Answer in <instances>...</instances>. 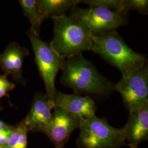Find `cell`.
<instances>
[{"instance_id": "cell-7", "label": "cell", "mask_w": 148, "mask_h": 148, "mask_svg": "<svg viewBox=\"0 0 148 148\" xmlns=\"http://www.w3.org/2000/svg\"><path fill=\"white\" fill-rule=\"evenodd\" d=\"M125 107L131 111L148 104V65L147 64L115 85Z\"/></svg>"}, {"instance_id": "cell-1", "label": "cell", "mask_w": 148, "mask_h": 148, "mask_svg": "<svg viewBox=\"0 0 148 148\" xmlns=\"http://www.w3.org/2000/svg\"><path fill=\"white\" fill-rule=\"evenodd\" d=\"M62 71L61 84L73 89L75 94L103 96L115 90V85L82 54L65 59Z\"/></svg>"}, {"instance_id": "cell-20", "label": "cell", "mask_w": 148, "mask_h": 148, "mask_svg": "<svg viewBox=\"0 0 148 148\" xmlns=\"http://www.w3.org/2000/svg\"><path fill=\"white\" fill-rule=\"evenodd\" d=\"M11 126L10 125L6 124L4 122H3L0 120V130L4 129V128H8Z\"/></svg>"}, {"instance_id": "cell-2", "label": "cell", "mask_w": 148, "mask_h": 148, "mask_svg": "<svg viewBox=\"0 0 148 148\" xmlns=\"http://www.w3.org/2000/svg\"><path fill=\"white\" fill-rule=\"evenodd\" d=\"M52 19L54 35L50 45L59 56L66 59L92 50L93 35L81 19L70 14Z\"/></svg>"}, {"instance_id": "cell-11", "label": "cell", "mask_w": 148, "mask_h": 148, "mask_svg": "<svg viewBox=\"0 0 148 148\" xmlns=\"http://www.w3.org/2000/svg\"><path fill=\"white\" fill-rule=\"evenodd\" d=\"M29 51L27 48L16 42H11L3 53L0 54V66L4 74L11 75L16 82L25 85L26 81L22 75L23 63Z\"/></svg>"}, {"instance_id": "cell-3", "label": "cell", "mask_w": 148, "mask_h": 148, "mask_svg": "<svg viewBox=\"0 0 148 148\" xmlns=\"http://www.w3.org/2000/svg\"><path fill=\"white\" fill-rule=\"evenodd\" d=\"M93 52L119 69L126 77L147 64L146 57L130 47L116 30L93 36Z\"/></svg>"}, {"instance_id": "cell-8", "label": "cell", "mask_w": 148, "mask_h": 148, "mask_svg": "<svg viewBox=\"0 0 148 148\" xmlns=\"http://www.w3.org/2000/svg\"><path fill=\"white\" fill-rule=\"evenodd\" d=\"M52 117L43 131L56 148H63L71 133L79 128V120L60 108H54Z\"/></svg>"}, {"instance_id": "cell-13", "label": "cell", "mask_w": 148, "mask_h": 148, "mask_svg": "<svg viewBox=\"0 0 148 148\" xmlns=\"http://www.w3.org/2000/svg\"><path fill=\"white\" fill-rule=\"evenodd\" d=\"M81 3L80 0H37V10L42 21L64 16L68 11Z\"/></svg>"}, {"instance_id": "cell-6", "label": "cell", "mask_w": 148, "mask_h": 148, "mask_svg": "<svg viewBox=\"0 0 148 148\" xmlns=\"http://www.w3.org/2000/svg\"><path fill=\"white\" fill-rule=\"evenodd\" d=\"M69 14L84 21L93 36L115 31L127 24L126 16L103 7L82 8L76 5L69 11Z\"/></svg>"}, {"instance_id": "cell-16", "label": "cell", "mask_w": 148, "mask_h": 148, "mask_svg": "<svg viewBox=\"0 0 148 148\" xmlns=\"http://www.w3.org/2000/svg\"><path fill=\"white\" fill-rule=\"evenodd\" d=\"M131 11H137L144 15L147 14L148 0H122V14L126 16Z\"/></svg>"}, {"instance_id": "cell-21", "label": "cell", "mask_w": 148, "mask_h": 148, "mask_svg": "<svg viewBox=\"0 0 148 148\" xmlns=\"http://www.w3.org/2000/svg\"><path fill=\"white\" fill-rule=\"evenodd\" d=\"M0 148H1V147H0Z\"/></svg>"}, {"instance_id": "cell-4", "label": "cell", "mask_w": 148, "mask_h": 148, "mask_svg": "<svg viewBox=\"0 0 148 148\" xmlns=\"http://www.w3.org/2000/svg\"><path fill=\"white\" fill-rule=\"evenodd\" d=\"M79 128L76 144L79 148H121L125 144L123 128L112 127L95 115L80 120Z\"/></svg>"}, {"instance_id": "cell-5", "label": "cell", "mask_w": 148, "mask_h": 148, "mask_svg": "<svg viewBox=\"0 0 148 148\" xmlns=\"http://www.w3.org/2000/svg\"><path fill=\"white\" fill-rule=\"evenodd\" d=\"M27 35L32 44L39 74L45 84V95L54 109L53 99L57 91L55 79L58 72L63 69L65 59L53 49L50 43L43 41L39 35L31 30L27 31Z\"/></svg>"}, {"instance_id": "cell-9", "label": "cell", "mask_w": 148, "mask_h": 148, "mask_svg": "<svg viewBox=\"0 0 148 148\" xmlns=\"http://www.w3.org/2000/svg\"><path fill=\"white\" fill-rule=\"evenodd\" d=\"M53 104L54 108H62L79 120L95 115L97 110L95 102L91 98L77 94H65L57 91Z\"/></svg>"}, {"instance_id": "cell-12", "label": "cell", "mask_w": 148, "mask_h": 148, "mask_svg": "<svg viewBox=\"0 0 148 148\" xmlns=\"http://www.w3.org/2000/svg\"><path fill=\"white\" fill-rule=\"evenodd\" d=\"M52 109L46 95L42 93H37L32 103L30 110L23 120L28 131L43 132L51 121Z\"/></svg>"}, {"instance_id": "cell-10", "label": "cell", "mask_w": 148, "mask_h": 148, "mask_svg": "<svg viewBox=\"0 0 148 148\" xmlns=\"http://www.w3.org/2000/svg\"><path fill=\"white\" fill-rule=\"evenodd\" d=\"M127 145L138 148L139 145L148 138V104L129 111L127 123L123 127Z\"/></svg>"}, {"instance_id": "cell-19", "label": "cell", "mask_w": 148, "mask_h": 148, "mask_svg": "<svg viewBox=\"0 0 148 148\" xmlns=\"http://www.w3.org/2000/svg\"><path fill=\"white\" fill-rule=\"evenodd\" d=\"M13 127L11 126L0 130V147H3L7 143L8 138L13 131Z\"/></svg>"}, {"instance_id": "cell-18", "label": "cell", "mask_w": 148, "mask_h": 148, "mask_svg": "<svg viewBox=\"0 0 148 148\" xmlns=\"http://www.w3.org/2000/svg\"><path fill=\"white\" fill-rule=\"evenodd\" d=\"M7 75L5 74L0 75V100L1 98L7 95L8 92L13 90L16 85L14 83L10 81L8 78ZM2 109L1 106V101H0V110Z\"/></svg>"}, {"instance_id": "cell-14", "label": "cell", "mask_w": 148, "mask_h": 148, "mask_svg": "<svg viewBox=\"0 0 148 148\" xmlns=\"http://www.w3.org/2000/svg\"><path fill=\"white\" fill-rule=\"evenodd\" d=\"M36 0H20L19 3L24 16L30 23V30L40 36L42 20L37 10Z\"/></svg>"}, {"instance_id": "cell-17", "label": "cell", "mask_w": 148, "mask_h": 148, "mask_svg": "<svg viewBox=\"0 0 148 148\" xmlns=\"http://www.w3.org/2000/svg\"><path fill=\"white\" fill-rule=\"evenodd\" d=\"M82 2L90 7H103L122 14V0H84Z\"/></svg>"}, {"instance_id": "cell-15", "label": "cell", "mask_w": 148, "mask_h": 148, "mask_svg": "<svg viewBox=\"0 0 148 148\" xmlns=\"http://www.w3.org/2000/svg\"><path fill=\"white\" fill-rule=\"evenodd\" d=\"M28 132L24 120H22L13 127V131L7 143L1 148H27Z\"/></svg>"}]
</instances>
